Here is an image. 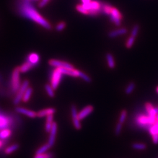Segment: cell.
<instances>
[{
	"instance_id": "6",
	"label": "cell",
	"mask_w": 158,
	"mask_h": 158,
	"mask_svg": "<svg viewBox=\"0 0 158 158\" xmlns=\"http://www.w3.org/2000/svg\"><path fill=\"white\" fill-rule=\"evenodd\" d=\"M49 64L52 67L58 68H65V69H74V66L66 62L57 59H51L49 61Z\"/></svg>"
},
{
	"instance_id": "30",
	"label": "cell",
	"mask_w": 158,
	"mask_h": 158,
	"mask_svg": "<svg viewBox=\"0 0 158 158\" xmlns=\"http://www.w3.org/2000/svg\"><path fill=\"white\" fill-rule=\"evenodd\" d=\"M139 28H140V27H139V25H138V24L135 25L133 27V28L132 30V31H131V36H133V37L135 38L138 35V32H139Z\"/></svg>"
},
{
	"instance_id": "38",
	"label": "cell",
	"mask_w": 158,
	"mask_h": 158,
	"mask_svg": "<svg viewBox=\"0 0 158 158\" xmlns=\"http://www.w3.org/2000/svg\"><path fill=\"white\" fill-rule=\"evenodd\" d=\"M152 141H153V142L155 144H158V135H154V136H152Z\"/></svg>"
},
{
	"instance_id": "41",
	"label": "cell",
	"mask_w": 158,
	"mask_h": 158,
	"mask_svg": "<svg viewBox=\"0 0 158 158\" xmlns=\"http://www.w3.org/2000/svg\"><path fill=\"white\" fill-rule=\"evenodd\" d=\"M157 92L158 93V87L157 88Z\"/></svg>"
},
{
	"instance_id": "27",
	"label": "cell",
	"mask_w": 158,
	"mask_h": 158,
	"mask_svg": "<svg viewBox=\"0 0 158 158\" xmlns=\"http://www.w3.org/2000/svg\"><path fill=\"white\" fill-rule=\"evenodd\" d=\"M132 148L137 150H144L146 148V145L142 143H135L132 145Z\"/></svg>"
},
{
	"instance_id": "13",
	"label": "cell",
	"mask_w": 158,
	"mask_h": 158,
	"mask_svg": "<svg viewBox=\"0 0 158 158\" xmlns=\"http://www.w3.org/2000/svg\"><path fill=\"white\" fill-rule=\"evenodd\" d=\"M19 148V145L18 144H13L8 147H6L4 149V154L6 155H11L12 154L14 153Z\"/></svg>"
},
{
	"instance_id": "37",
	"label": "cell",
	"mask_w": 158,
	"mask_h": 158,
	"mask_svg": "<svg viewBox=\"0 0 158 158\" xmlns=\"http://www.w3.org/2000/svg\"><path fill=\"white\" fill-rule=\"evenodd\" d=\"M153 106L151 104V103H146V110H147V112L148 113L151 109L153 108Z\"/></svg>"
},
{
	"instance_id": "23",
	"label": "cell",
	"mask_w": 158,
	"mask_h": 158,
	"mask_svg": "<svg viewBox=\"0 0 158 158\" xmlns=\"http://www.w3.org/2000/svg\"><path fill=\"white\" fill-rule=\"evenodd\" d=\"M110 15H112V16H113V17H115L117 18H118V19H120L121 20L122 19V18H123L122 15L119 12V11L117 9H116V8H115L114 7L112 8L111 12V14H110Z\"/></svg>"
},
{
	"instance_id": "40",
	"label": "cell",
	"mask_w": 158,
	"mask_h": 158,
	"mask_svg": "<svg viewBox=\"0 0 158 158\" xmlns=\"http://www.w3.org/2000/svg\"><path fill=\"white\" fill-rule=\"evenodd\" d=\"M157 122L158 121V114H157Z\"/></svg>"
},
{
	"instance_id": "4",
	"label": "cell",
	"mask_w": 158,
	"mask_h": 158,
	"mask_svg": "<svg viewBox=\"0 0 158 158\" xmlns=\"http://www.w3.org/2000/svg\"><path fill=\"white\" fill-rule=\"evenodd\" d=\"M63 73H62L61 69L59 67L56 68L52 73L51 77V85L53 88L54 90H56L59 85L61 79L62 77Z\"/></svg>"
},
{
	"instance_id": "18",
	"label": "cell",
	"mask_w": 158,
	"mask_h": 158,
	"mask_svg": "<svg viewBox=\"0 0 158 158\" xmlns=\"http://www.w3.org/2000/svg\"><path fill=\"white\" fill-rule=\"evenodd\" d=\"M51 148V146L48 144H45L39 147L35 152V154H40L48 152Z\"/></svg>"
},
{
	"instance_id": "12",
	"label": "cell",
	"mask_w": 158,
	"mask_h": 158,
	"mask_svg": "<svg viewBox=\"0 0 158 158\" xmlns=\"http://www.w3.org/2000/svg\"><path fill=\"white\" fill-rule=\"evenodd\" d=\"M12 130L11 128L3 129L0 131V139L5 141L12 136Z\"/></svg>"
},
{
	"instance_id": "15",
	"label": "cell",
	"mask_w": 158,
	"mask_h": 158,
	"mask_svg": "<svg viewBox=\"0 0 158 158\" xmlns=\"http://www.w3.org/2000/svg\"><path fill=\"white\" fill-rule=\"evenodd\" d=\"M127 30L126 28H121V29H118L117 30H114L113 31H111L109 32L108 33V36L110 38H115L117 36H119L120 35H124L127 33Z\"/></svg>"
},
{
	"instance_id": "39",
	"label": "cell",
	"mask_w": 158,
	"mask_h": 158,
	"mask_svg": "<svg viewBox=\"0 0 158 158\" xmlns=\"http://www.w3.org/2000/svg\"><path fill=\"white\" fill-rule=\"evenodd\" d=\"M5 141L4 140H2L0 139V148H1L2 147H3L5 145Z\"/></svg>"
},
{
	"instance_id": "2",
	"label": "cell",
	"mask_w": 158,
	"mask_h": 158,
	"mask_svg": "<svg viewBox=\"0 0 158 158\" xmlns=\"http://www.w3.org/2000/svg\"><path fill=\"white\" fill-rule=\"evenodd\" d=\"M20 70L18 67H16L12 71L11 79V88L14 93H17L21 86Z\"/></svg>"
},
{
	"instance_id": "16",
	"label": "cell",
	"mask_w": 158,
	"mask_h": 158,
	"mask_svg": "<svg viewBox=\"0 0 158 158\" xmlns=\"http://www.w3.org/2000/svg\"><path fill=\"white\" fill-rule=\"evenodd\" d=\"M33 67H34V66L32 64L28 61H27L23 63L20 67H19V68L21 73H26L30 70Z\"/></svg>"
},
{
	"instance_id": "32",
	"label": "cell",
	"mask_w": 158,
	"mask_h": 158,
	"mask_svg": "<svg viewBox=\"0 0 158 158\" xmlns=\"http://www.w3.org/2000/svg\"><path fill=\"white\" fill-rule=\"evenodd\" d=\"M135 40V38L131 36V37H129L126 41V48L128 49H130L132 46V45H133Z\"/></svg>"
},
{
	"instance_id": "22",
	"label": "cell",
	"mask_w": 158,
	"mask_h": 158,
	"mask_svg": "<svg viewBox=\"0 0 158 158\" xmlns=\"http://www.w3.org/2000/svg\"><path fill=\"white\" fill-rule=\"evenodd\" d=\"M45 90L46 91V93L50 97H54L55 96V92H54V89L52 87V86L49 84H47L45 85Z\"/></svg>"
},
{
	"instance_id": "17",
	"label": "cell",
	"mask_w": 158,
	"mask_h": 158,
	"mask_svg": "<svg viewBox=\"0 0 158 158\" xmlns=\"http://www.w3.org/2000/svg\"><path fill=\"white\" fill-rule=\"evenodd\" d=\"M32 92H33V89L31 87H28L27 88V89L26 90L25 93H24V95L23 96V98H22V101L24 102H27L31 97L32 95Z\"/></svg>"
},
{
	"instance_id": "26",
	"label": "cell",
	"mask_w": 158,
	"mask_h": 158,
	"mask_svg": "<svg viewBox=\"0 0 158 158\" xmlns=\"http://www.w3.org/2000/svg\"><path fill=\"white\" fill-rule=\"evenodd\" d=\"M112 8H113V7H112L111 6H110V5L105 4V5H102L101 11H102V12H103L104 14L110 15V14H111V12Z\"/></svg>"
},
{
	"instance_id": "35",
	"label": "cell",
	"mask_w": 158,
	"mask_h": 158,
	"mask_svg": "<svg viewBox=\"0 0 158 158\" xmlns=\"http://www.w3.org/2000/svg\"><path fill=\"white\" fill-rule=\"evenodd\" d=\"M53 122H49V121H46V124H45V131L46 132L49 133L53 124Z\"/></svg>"
},
{
	"instance_id": "24",
	"label": "cell",
	"mask_w": 158,
	"mask_h": 158,
	"mask_svg": "<svg viewBox=\"0 0 158 158\" xmlns=\"http://www.w3.org/2000/svg\"><path fill=\"white\" fill-rule=\"evenodd\" d=\"M76 9L78 12H79L84 15H89V11L83 6V5L82 4L77 5L76 6Z\"/></svg>"
},
{
	"instance_id": "31",
	"label": "cell",
	"mask_w": 158,
	"mask_h": 158,
	"mask_svg": "<svg viewBox=\"0 0 158 158\" xmlns=\"http://www.w3.org/2000/svg\"><path fill=\"white\" fill-rule=\"evenodd\" d=\"M126 115H127V112H126V110H123L121 113L118 123L123 124L126 119Z\"/></svg>"
},
{
	"instance_id": "33",
	"label": "cell",
	"mask_w": 158,
	"mask_h": 158,
	"mask_svg": "<svg viewBox=\"0 0 158 158\" xmlns=\"http://www.w3.org/2000/svg\"><path fill=\"white\" fill-rule=\"evenodd\" d=\"M66 27V24L64 22H61L56 27V30L58 32H61L64 30Z\"/></svg>"
},
{
	"instance_id": "29",
	"label": "cell",
	"mask_w": 158,
	"mask_h": 158,
	"mask_svg": "<svg viewBox=\"0 0 158 158\" xmlns=\"http://www.w3.org/2000/svg\"><path fill=\"white\" fill-rule=\"evenodd\" d=\"M135 88V84L133 82L130 83L126 89V95H130L133 91L134 89Z\"/></svg>"
},
{
	"instance_id": "7",
	"label": "cell",
	"mask_w": 158,
	"mask_h": 158,
	"mask_svg": "<svg viewBox=\"0 0 158 158\" xmlns=\"http://www.w3.org/2000/svg\"><path fill=\"white\" fill-rule=\"evenodd\" d=\"M58 132V125L56 122H53L52 129L49 132V136L48 139V144L51 146V147H53L55 144L56 135Z\"/></svg>"
},
{
	"instance_id": "11",
	"label": "cell",
	"mask_w": 158,
	"mask_h": 158,
	"mask_svg": "<svg viewBox=\"0 0 158 158\" xmlns=\"http://www.w3.org/2000/svg\"><path fill=\"white\" fill-rule=\"evenodd\" d=\"M56 113V110L54 108H48L44 110H40L37 114V117L43 118L45 117H47L49 115H53Z\"/></svg>"
},
{
	"instance_id": "20",
	"label": "cell",
	"mask_w": 158,
	"mask_h": 158,
	"mask_svg": "<svg viewBox=\"0 0 158 158\" xmlns=\"http://www.w3.org/2000/svg\"><path fill=\"white\" fill-rule=\"evenodd\" d=\"M137 121L139 124H141L142 126H146V125L150 124L149 120V117H146L145 115L140 116L138 118Z\"/></svg>"
},
{
	"instance_id": "34",
	"label": "cell",
	"mask_w": 158,
	"mask_h": 158,
	"mask_svg": "<svg viewBox=\"0 0 158 158\" xmlns=\"http://www.w3.org/2000/svg\"><path fill=\"white\" fill-rule=\"evenodd\" d=\"M122 126H123V124L118 123L116 127H115V135H119L121 132V130H122Z\"/></svg>"
},
{
	"instance_id": "28",
	"label": "cell",
	"mask_w": 158,
	"mask_h": 158,
	"mask_svg": "<svg viewBox=\"0 0 158 158\" xmlns=\"http://www.w3.org/2000/svg\"><path fill=\"white\" fill-rule=\"evenodd\" d=\"M79 77L82 79L83 80H84L87 83H90L92 82L91 78L88 75H87L86 73H83V72H82L81 71H79Z\"/></svg>"
},
{
	"instance_id": "10",
	"label": "cell",
	"mask_w": 158,
	"mask_h": 158,
	"mask_svg": "<svg viewBox=\"0 0 158 158\" xmlns=\"http://www.w3.org/2000/svg\"><path fill=\"white\" fill-rule=\"evenodd\" d=\"M11 125V121L9 118L2 114H0V131L5 128H9Z\"/></svg>"
},
{
	"instance_id": "43",
	"label": "cell",
	"mask_w": 158,
	"mask_h": 158,
	"mask_svg": "<svg viewBox=\"0 0 158 158\" xmlns=\"http://www.w3.org/2000/svg\"></svg>"
},
{
	"instance_id": "21",
	"label": "cell",
	"mask_w": 158,
	"mask_h": 158,
	"mask_svg": "<svg viewBox=\"0 0 158 158\" xmlns=\"http://www.w3.org/2000/svg\"><path fill=\"white\" fill-rule=\"evenodd\" d=\"M33 158H54V155L51 152H45L40 154H35Z\"/></svg>"
},
{
	"instance_id": "1",
	"label": "cell",
	"mask_w": 158,
	"mask_h": 158,
	"mask_svg": "<svg viewBox=\"0 0 158 158\" xmlns=\"http://www.w3.org/2000/svg\"><path fill=\"white\" fill-rule=\"evenodd\" d=\"M18 11L22 16L34 21L45 29H52L51 24L37 11L29 0H24L19 4Z\"/></svg>"
},
{
	"instance_id": "9",
	"label": "cell",
	"mask_w": 158,
	"mask_h": 158,
	"mask_svg": "<svg viewBox=\"0 0 158 158\" xmlns=\"http://www.w3.org/2000/svg\"><path fill=\"white\" fill-rule=\"evenodd\" d=\"M93 107L92 105H87L83 108L79 113L78 117L79 119L81 121L89 116L93 111Z\"/></svg>"
},
{
	"instance_id": "42",
	"label": "cell",
	"mask_w": 158,
	"mask_h": 158,
	"mask_svg": "<svg viewBox=\"0 0 158 158\" xmlns=\"http://www.w3.org/2000/svg\"><path fill=\"white\" fill-rule=\"evenodd\" d=\"M33 1H40V0H33Z\"/></svg>"
},
{
	"instance_id": "8",
	"label": "cell",
	"mask_w": 158,
	"mask_h": 158,
	"mask_svg": "<svg viewBox=\"0 0 158 158\" xmlns=\"http://www.w3.org/2000/svg\"><path fill=\"white\" fill-rule=\"evenodd\" d=\"M15 111L18 113L23 114L31 118H35L37 117V114L36 112L30 110H28V109H27L24 107H17L15 108Z\"/></svg>"
},
{
	"instance_id": "14",
	"label": "cell",
	"mask_w": 158,
	"mask_h": 158,
	"mask_svg": "<svg viewBox=\"0 0 158 158\" xmlns=\"http://www.w3.org/2000/svg\"><path fill=\"white\" fill-rule=\"evenodd\" d=\"M39 60L40 58L38 54H37L36 53H31L28 55L27 61H28L29 62L32 64L34 66H35L39 62Z\"/></svg>"
},
{
	"instance_id": "5",
	"label": "cell",
	"mask_w": 158,
	"mask_h": 158,
	"mask_svg": "<svg viewBox=\"0 0 158 158\" xmlns=\"http://www.w3.org/2000/svg\"><path fill=\"white\" fill-rule=\"evenodd\" d=\"M71 119L73 126L74 128L77 130H80L82 129V124L80 123V120L78 117V113L77 110V108L75 105H73L71 107Z\"/></svg>"
},
{
	"instance_id": "36",
	"label": "cell",
	"mask_w": 158,
	"mask_h": 158,
	"mask_svg": "<svg viewBox=\"0 0 158 158\" xmlns=\"http://www.w3.org/2000/svg\"><path fill=\"white\" fill-rule=\"evenodd\" d=\"M50 0H40L39 4H38V5H39V8H43L45 6H46L48 3L49 2Z\"/></svg>"
},
{
	"instance_id": "3",
	"label": "cell",
	"mask_w": 158,
	"mask_h": 158,
	"mask_svg": "<svg viewBox=\"0 0 158 158\" xmlns=\"http://www.w3.org/2000/svg\"><path fill=\"white\" fill-rule=\"evenodd\" d=\"M30 86V82L28 80H25L24 81L22 84L21 85L19 89H18V92H17L16 95L14 99L13 103L14 105H18L20 103V102L22 100L23 96L24 95V93L27 89V88Z\"/></svg>"
},
{
	"instance_id": "19",
	"label": "cell",
	"mask_w": 158,
	"mask_h": 158,
	"mask_svg": "<svg viewBox=\"0 0 158 158\" xmlns=\"http://www.w3.org/2000/svg\"><path fill=\"white\" fill-rule=\"evenodd\" d=\"M106 59L107 61L108 67L110 69H114L115 66V63L113 55L111 53H107L106 55Z\"/></svg>"
},
{
	"instance_id": "25",
	"label": "cell",
	"mask_w": 158,
	"mask_h": 158,
	"mask_svg": "<svg viewBox=\"0 0 158 158\" xmlns=\"http://www.w3.org/2000/svg\"><path fill=\"white\" fill-rule=\"evenodd\" d=\"M149 133L152 136L158 135V122H157L149 129Z\"/></svg>"
}]
</instances>
